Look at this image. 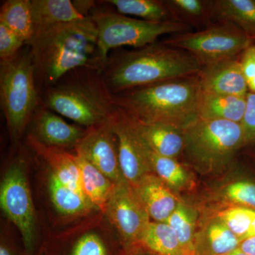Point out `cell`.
Wrapping results in <instances>:
<instances>
[{
    "label": "cell",
    "mask_w": 255,
    "mask_h": 255,
    "mask_svg": "<svg viewBox=\"0 0 255 255\" xmlns=\"http://www.w3.org/2000/svg\"><path fill=\"white\" fill-rule=\"evenodd\" d=\"M36 81L46 89L72 70L93 68L102 70L95 24H60L35 33L28 43Z\"/></svg>",
    "instance_id": "1"
},
{
    "label": "cell",
    "mask_w": 255,
    "mask_h": 255,
    "mask_svg": "<svg viewBox=\"0 0 255 255\" xmlns=\"http://www.w3.org/2000/svg\"><path fill=\"white\" fill-rule=\"evenodd\" d=\"M201 68L200 63L189 52L155 41L109 58L102 75L115 95L136 87L197 75Z\"/></svg>",
    "instance_id": "2"
},
{
    "label": "cell",
    "mask_w": 255,
    "mask_h": 255,
    "mask_svg": "<svg viewBox=\"0 0 255 255\" xmlns=\"http://www.w3.org/2000/svg\"><path fill=\"white\" fill-rule=\"evenodd\" d=\"M200 91L197 74L130 89L114 95V100L130 118L184 130L198 119Z\"/></svg>",
    "instance_id": "3"
},
{
    "label": "cell",
    "mask_w": 255,
    "mask_h": 255,
    "mask_svg": "<svg viewBox=\"0 0 255 255\" xmlns=\"http://www.w3.org/2000/svg\"><path fill=\"white\" fill-rule=\"evenodd\" d=\"M44 107L86 128L105 124L117 112L102 70L80 68L46 89Z\"/></svg>",
    "instance_id": "4"
},
{
    "label": "cell",
    "mask_w": 255,
    "mask_h": 255,
    "mask_svg": "<svg viewBox=\"0 0 255 255\" xmlns=\"http://www.w3.org/2000/svg\"><path fill=\"white\" fill-rule=\"evenodd\" d=\"M0 102L10 135L17 141L39 108L29 46L23 48L13 59L0 62Z\"/></svg>",
    "instance_id": "5"
},
{
    "label": "cell",
    "mask_w": 255,
    "mask_h": 255,
    "mask_svg": "<svg viewBox=\"0 0 255 255\" xmlns=\"http://www.w3.org/2000/svg\"><path fill=\"white\" fill-rule=\"evenodd\" d=\"M90 16L97 27V48L104 68L114 48L130 46L136 49L164 35L192 31L189 26L176 21L152 22L113 11H96Z\"/></svg>",
    "instance_id": "6"
},
{
    "label": "cell",
    "mask_w": 255,
    "mask_h": 255,
    "mask_svg": "<svg viewBox=\"0 0 255 255\" xmlns=\"http://www.w3.org/2000/svg\"><path fill=\"white\" fill-rule=\"evenodd\" d=\"M183 153L194 164L210 168L223 165L246 146L241 124L196 119L183 130Z\"/></svg>",
    "instance_id": "7"
},
{
    "label": "cell",
    "mask_w": 255,
    "mask_h": 255,
    "mask_svg": "<svg viewBox=\"0 0 255 255\" xmlns=\"http://www.w3.org/2000/svg\"><path fill=\"white\" fill-rule=\"evenodd\" d=\"M163 42L189 52L201 66L238 58L247 48L255 44L240 28L224 21H215L201 31L170 35Z\"/></svg>",
    "instance_id": "8"
},
{
    "label": "cell",
    "mask_w": 255,
    "mask_h": 255,
    "mask_svg": "<svg viewBox=\"0 0 255 255\" xmlns=\"http://www.w3.org/2000/svg\"><path fill=\"white\" fill-rule=\"evenodd\" d=\"M0 205L21 233L26 254L31 255L36 238V213L25 159L16 157L6 170L0 189Z\"/></svg>",
    "instance_id": "9"
},
{
    "label": "cell",
    "mask_w": 255,
    "mask_h": 255,
    "mask_svg": "<svg viewBox=\"0 0 255 255\" xmlns=\"http://www.w3.org/2000/svg\"><path fill=\"white\" fill-rule=\"evenodd\" d=\"M105 214L118 231L124 250L138 246L150 217L133 188L128 183L116 184Z\"/></svg>",
    "instance_id": "10"
},
{
    "label": "cell",
    "mask_w": 255,
    "mask_h": 255,
    "mask_svg": "<svg viewBox=\"0 0 255 255\" xmlns=\"http://www.w3.org/2000/svg\"><path fill=\"white\" fill-rule=\"evenodd\" d=\"M112 119L87 128L86 134L75 150V152L85 157L110 178L114 184H124L127 182L121 170L118 140L114 133Z\"/></svg>",
    "instance_id": "11"
},
{
    "label": "cell",
    "mask_w": 255,
    "mask_h": 255,
    "mask_svg": "<svg viewBox=\"0 0 255 255\" xmlns=\"http://www.w3.org/2000/svg\"><path fill=\"white\" fill-rule=\"evenodd\" d=\"M112 125L118 140L121 170L128 184L135 187L145 176L153 174L147 146L118 109L112 119Z\"/></svg>",
    "instance_id": "12"
},
{
    "label": "cell",
    "mask_w": 255,
    "mask_h": 255,
    "mask_svg": "<svg viewBox=\"0 0 255 255\" xmlns=\"http://www.w3.org/2000/svg\"><path fill=\"white\" fill-rule=\"evenodd\" d=\"M240 57L201 66L198 73L201 91L247 97L249 90L242 71Z\"/></svg>",
    "instance_id": "13"
},
{
    "label": "cell",
    "mask_w": 255,
    "mask_h": 255,
    "mask_svg": "<svg viewBox=\"0 0 255 255\" xmlns=\"http://www.w3.org/2000/svg\"><path fill=\"white\" fill-rule=\"evenodd\" d=\"M33 135L43 145L58 148H76L87 128L70 124L59 114L46 107H39L33 116Z\"/></svg>",
    "instance_id": "14"
},
{
    "label": "cell",
    "mask_w": 255,
    "mask_h": 255,
    "mask_svg": "<svg viewBox=\"0 0 255 255\" xmlns=\"http://www.w3.org/2000/svg\"><path fill=\"white\" fill-rule=\"evenodd\" d=\"M124 116L134 131L151 150L174 159L183 153L184 137L182 129L164 124L144 123L126 114Z\"/></svg>",
    "instance_id": "15"
},
{
    "label": "cell",
    "mask_w": 255,
    "mask_h": 255,
    "mask_svg": "<svg viewBox=\"0 0 255 255\" xmlns=\"http://www.w3.org/2000/svg\"><path fill=\"white\" fill-rule=\"evenodd\" d=\"M133 189L150 219L156 222H165L179 202L169 188L155 174L145 176Z\"/></svg>",
    "instance_id": "16"
},
{
    "label": "cell",
    "mask_w": 255,
    "mask_h": 255,
    "mask_svg": "<svg viewBox=\"0 0 255 255\" xmlns=\"http://www.w3.org/2000/svg\"><path fill=\"white\" fill-rule=\"evenodd\" d=\"M35 33L60 24L95 25L91 17L79 12L70 0H31Z\"/></svg>",
    "instance_id": "17"
},
{
    "label": "cell",
    "mask_w": 255,
    "mask_h": 255,
    "mask_svg": "<svg viewBox=\"0 0 255 255\" xmlns=\"http://www.w3.org/2000/svg\"><path fill=\"white\" fill-rule=\"evenodd\" d=\"M27 139L28 145L37 155L46 161L51 169V173L54 174L58 180L70 189L84 194L80 168L75 154L67 152L65 149L43 145L31 134L28 135Z\"/></svg>",
    "instance_id": "18"
},
{
    "label": "cell",
    "mask_w": 255,
    "mask_h": 255,
    "mask_svg": "<svg viewBox=\"0 0 255 255\" xmlns=\"http://www.w3.org/2000/svg\"><path fill=\"white\" fill-rule=\"evenodd\" d=\"M247 97L217 95L200 91L197 103L198 118L241 124L244 118Z\"/></svg>",
    "instance_id": "19"
},
{
    "label": "cell",
    "mask_w": 255,
    "mask_h": 255,
    "mask_svg": "<svg viewBox=\"0 0 255 255\" xmlns=\"http://www.w3.org/2000/svg\"><path fill=\"white\" fill-rule=\"evenodd\" d=\"M84 195L94 209L105 213L116 184L87 159L75 152Z\"/></svg>",
    "instance_id": "20"
},
{
    "label": "cell",
    "mask_w": 255,
    "mask_h": 255,
    "mask_svg": "<svg viewBox=\"0 0 255 255\" xmlns=\"http://www.w3.org/2000/svg\"><path fill=\"white\" fill-rule=\"evenodd\" d=\"M173 21L197 31L215 22L216 0H164Z\"/></svg>",
    "instance_id": "21"
},
{
    "label": "cell",
    "mask_w": 255,
    "mask_h": 255,
    "mask_svg": "<svg viewBox=\"0 0 255 255\" xmlns=\"http://www.w3.org/2000/svg\"><path fill=\"white\" fill-rule=\"evenodd\" d=\"M215 21L232 23L255 44V0H216Z\"/></svg>",
    "instance_id": "22"
},
{
    "label": "cell",
    "mask_w": 255,
    "mask_h": 255,
    "mask_svg": "<svg viewBox=\"0 0 255 255\" xmlns=\"http://www.w3.org/2000/svg\"><path fill=\"white\" fill-rule=\"evenodd\" d=\"M241 241L218 218L209 223L203 238L196 240V255H228Z\"/></svg>",
    "instance_id": "23"
},
{
    "label": "cell",
    "mask_w": 255,
    "mask_h": 255,
    "mask_svg": "<svg viewBox=\"0 0 255 255\" xmlns=\"http://www.w3.org/2000/svg\"><path fill=\"white\" fill-rule=\"evenodd\" d=\"M0 22L15 32L27 45L35 35L31 0L4 1L0 9Z\"/></svg>",
    "instance_id": "24"
},
{
    "label": "cell",
    "mask_w": 255,
    "mask_h": 255,
    "mask_svg": "<svg viewBox=\"0 0 255 255\" xmlns=\"http://www.w3.org/2000/svg\"><path fill=\"white\" fill-rule=\"evenodd\" d=\"M138 246L157 255H186L173 230L163 222L150 221Z\"/></svg>",
    "instance_id": "25"
},
{
    "label": "cell",
    "mask_w": 255,
    "mask_h": 255,
    "mask_svg": "<svg viewBox=\"0 0 255 255\" xmlns=\"http://www.w3.org/2000/svg\"><path fill=\"white\" fill-rule=\"evenodd\" d=\"M50 199L55 209L65 216L88 214L94 209L85 195L70 189L50 174L48 181Z\"/></svg>",
    "instance_id": "26"
},
{
    "label": "cell",
    "mask_w": 255,
    "mask_h": 255,
    "mask_svg": "<svg viewBox=\"0 0 255 255\" xmlns=\"http://www.w3.org/2000/svg\"><path fill=\"white\" fill-rule=\"evenodd\" d=\"M120 14L152 22L174 21L164 0H108Z\"/></svg>",
    "instance_id": "27"
},
{
    "label": "cell",
    "mask_w": 255,
    "mask_h": 255,
    "mask_svg": "<svg viewBox=\"0 0 255 255\" xmlns=\"http://www.w3.org/2000/svg\"><path fill=\"white\" fill-rule=\"evenodd\" d=\"M195 221L194 211L179 202L174 212L164 222L173 230L186 255H196Z\"/></svg>",
    "instance_id": "28"
},
{
    "label": "cell",
    "mask_w": 255,
    "mask_h": 255,
    "mask_svg": "<svg viewBox=\"0 0 255 255\" xmlns=\"http://www.w3.org/2000/svg\"><path fill=\"white\" fill-rule=\"evenodd\" d=\"M147 147L153 174L169 189L180 190L187 187L189 182V175L182 164L178 162L177 159L159 155L151 150L147 146Z\"/></svg>",
    "instance_id": "29"
},
{
    "label": "cell",
    "mask_w": 255,
    "mask_h": 255,
    "mask_svg": "<svg viewBox=\"0 0 255 255\" xmlns=\"http://www.w3.org/2000/svg\"><path fill=\"white\" fill-rule=\"evenodd\" d=\"M216 218L222 221L242 241L246 239L251 230L255 219V211L243 206H235L220 211Z\"/></svg>",
    "instance_id": "30"
},
{
    "label": "cell",
    "mask_w": 255,
    "mask_h": 255,
    "mask_svg": "<svg viewBox=\"0 0 255 255\" xmlns=\"http://www.w3.org/2000/svg\"><path fill=\"white\" fill-rule=\"evenodd\" d=\"M226 199L234 204L255 211V183L248 180L237 181L225 188Z\"/></svg>",
    "instance_id": "31"
},
{
    "label": "cell",
    "mask_w": 255,
    "mask_h": 255,
    "mask_svg": "<svg viewBox=\"0 0 255 255\" xmlns=\"http://www.w3.org/2000/svg\"><path fill=\"white\" fill-rule=\"evenodd\" d=\"M26 42L9 27L0 22V62L13 59L21 51Z\"/></svg>",
    "instance_id": "32"
},
{
    "label": "cell",
    "mask_w": 255,
    "mask_h": 255,
    "mask_svg": "<svg viewBox=\"0 0 255 255\" xmlns=\"http://www.w3.org/2000/svg\"><path fill=\"white\" fill-rule=\"evenodd\" d=\"M70 255H107V253L101 238L95 233H87L78 240Z\"/></svg>",
    "instance_id": "33"
},
{
    "label": "cell",
    "mask_w": 255,
    "mask_h": 255,
    "mask_svg": "<svg viewBox=\"0 0 255 255\" xmlns=\"http://www.w3.org/2000/svg\"><path fill=\"white\" fill-rule=\"evenodd\" d=\"M244 130L246 146L255 144V94L247 95V106L244 118L241 123Z\"/></svg>",
    "instance_id": "34"
},
{
    "label": "cell",
    "mask_w": 255,
    "mask_h": 255,
    "mask_svg": "<svg viewBox=\"0 0 255 255\" xmlns=\"http://www.w3.org/2000/svg\"><path fill=\"white\" fill-rule=\"evenodd\" d=\"M240 62L248 90L255 94V44L252 45L242 53Z\"/></svg>",
    "instance_id": "35"
},
{
    "label": "cell",
    "mask_w": 255,
    "mask_h": 255,
    "mask_svg": "<svg viewBox=\"0 0 255 255\" xmlns=\"http://www.w3.org/2000/svg\"><path fill=\"white\" fill-rule=\"evenodd\" d=\"M238 248L246 254L255 255V236L242 241Z\"/></svg>",
    "instance_id": "36"
},
{
    "label": "cell",
    "mask_w": 255,
    "mask_h": 255,
    "mask_svg": "<svg viewBox=\"0 0 255 255\" xmlns=\"http://www.w3.org/2000/svg\"><path fill=\"white\" fill-rule=\"evenodd\" d=\"M74 5H75L76 9L78 10L79 12L81 13L82 14L85 15V16H89L88 12L90 10L92 9L94 5L95 4V1H74Z\"/></svg>",
    "instance_id": "37"
},
{
    "label": "cell",
    "mask_w": 255,
    "mask_h": 255,
    "mask_svg": "<svg viewBox=\"0 0 255 255\" xmlns=\"http://www.w3.org/2000/svg\"><path fill=\"white\" fill-rule=\"evenodd\" d=\"M121 255H157L152 252L144 249L142 247H135L128 250H124V252Z\"/></svg>",
    "instance_id": "38"
},
{
    "label": "cell",
    "mask_w": 255,
    "mask_h": 255,
    "mask_svg": "<svg viewBox=\"0 0 255 255\" xmlns=\"http://www.w3.org/2000/svg\"><path fill=\"white\" fill-rule=\"evenodd\" d=\"M0 255H15V254L14 251L6 243L1 241V246H0Z\"/></svg>",
    "instance_id": "39"
},
{
    "label": "cell",
    "mask_w": 255,
    "mask_h": 255,
    "mask_svg": "<svg viewBox=\"0 0 255 255\" xmlns=\"http://www.w3.org/2000/svg\"><path fill=\"white\" fill-rule=\"evenodd\" d=\"M255 236V219L253 221V224H252L251 230H250L249 233H248L247 238L253 237ZM245 240V239H244Z\"/></svg>",
    "instance_id": "40"
},
{
    "label": "cell",
    "mask_w": 255,
    "mask_h": 255,
    "mask_svg": "<svg viewBox=\"0 0 255 255\" xmlns=\"http://www.w3.org/2000/svg\"><path fill=\"white\" fill-rule=\"evenodd\" d=\"M228 255H249L248 254H246V253H243V251H241V250L239 249V248H238V249H236V251H234L233 252V253H231V254H229Z\"/></svg>",
    "instance_id": "41"
}]
</instances>
